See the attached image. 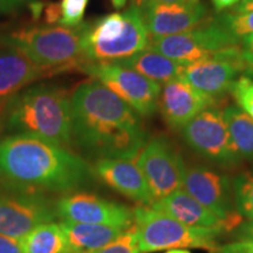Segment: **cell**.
Returning a JSON list of instances; mask_svg holds the SVG:
<instances>
[{
    "label": "cell",
    "mask_w": 253,
    "mask_h": 253,
    "mask_svg": "<svg viewBox=\"0 0 253 253\" xmlns=\"http://www.w3.org/2000/svg\"><path fill=\"white\" fill-rule=\"evenodd\" d=\"M67 253H141L138 249L137 237H136L135 227L132 225L126 230L119 238H116L110 244L103 246L95 251H72Z\"/></svg>",
    "instance_id": "cell-27"
},
{
    "label": "cell",
    "mask_w": 253,
    "mask_h": 253,
    "mask_svg": "<svg viewBox=\"0 0 253 253\" xmlns=\"http://www.w3.org/2000/svg\"><path fill=\"white\" fill-rule=\"evenodd\" d=\"M250 68L242 45L220 50L211 58L185 65L181 77L216 102L230 91L240 74Z\"/></svg>",
    "instance_id": "cell-11"
},
{
    "label": "cell",
    "mask_w": 253,
    "mask_h": 253,
    "mask_svg": "<svg viewBox=\"0 0 253 253\" xmlns=\"http://www.w3.org/2000/svg\"><path fill=\"white\" fill-rule=\"evenodd\" d=\"M136 161L149 186L153 204L182 189L184 161L167 137L157 136L148 140Z\"/></svg>",
    "instance_id": "cell-10"
},
{
    "label": "cell",
    "mask_w": 253,
    "mask_h": 253,
    "mask_svg": "<svg viewBox=\"0 0 253 253\" xmlns=\"http://www.w3.org/2000/svg\"><path fill=\"white\" fill-rule=\"evenodd\" d=\"M236 240H249L253 242V219L243 220L233 231Z\"/></svg>",
    "instance_id": "cell-31"
},
{
    "label": "cell",
    "mask_w": 253,
    "mask_h": 253,
    "mask_svg": "<svg viewBox=\"0 0 253 253\" xmlns=\"http://www.w3.org/2000/svg\"><path fill=\"white\" fill-rule=\"evenodd\" d=\"M158 211L169 214L181 223L196 227H225L226 231L236 227L230 221L221 219L216 213L190 196L184 189L176 190L150 205Z\"/></svg>",
    "instance_id": "cell-19"
},
{
    "label": "cell",
    "mask_w": 253,
    "mask_h": 253,
    "mask_svg": "<svg viewBox=\"0 0 253 253\" xmlns=\"http://www.w3.org/2000/svg\"><path fill=\"white\" fill-rule=\"evenodd\" d=\"M6 1H7L8 4L13 7V9H15V8L21 7V6L28 4V2L33 1V0H6Z\"/></svg>",
    "instance_id": "cell-35"
},
{
    "label": "cell",
    "mask_w": 253,
    "mask_h": 253,
    "mask_svg": "<svg viewBox=\"0 0 253 253\" xmlns=\"http://www.w3.org/2000/svg\"><path fill=\"white\" fill-rule=\"evenodd\" d=\"M134 210V227L141 253L172 249H202L214 253L225 227H196L181 223L150 205Z\"/></svg>",
    "instance_id": "cell-6"
},
{
    "label": "cell",
    "mask_w": 253,
    "mask_h": 253,
    "mask_svg": "<svg viewBox=\"0 0 253 253\" xmlns=\"http://www.w3.org/2000/svg\"><path fill=\"white\" fill-rule=\"evenodd\" d=\"M71 103L73 141L89 156L136 158L148 142L142 116L100 81L81 84Z\"/></svg>",
    "instance_id": "cell-1"
},
{
    "label": "cell",
    "mask_w": 253,
    "mask_h": 253,
    "mask_svg": "<svg viewBox=\"0 0 253 253\" xmlns=\"http://www.w3.org/2000/svg\"><path fill=\"white\" fill-rule=\"evenodd\" d=\"M69 250L72 251H95L110 244L125 232V229L96 224H84L61 220Z\"/></svg>",
    "instance_id": "cell-21"
},
{
    "label": "cell",
    "mask_w": 253,
    "mask_h": 253,
    "mask_svg": "<svg viewBox=\"0 0 253 253\" xmlns=\"http://www.w3.org/2000/svg\"><path fill=\"white\" fill-rule=\"evenodd\" d=\"M0 253H23L21 238L0 235Z\"/></svg>",
    "instance_id": "cell-30"
},
{
    "label": "cell",
    "mask_w": 253,
    "mask_h": 253,
    "mask_svg": "<svg viewBox=\"0 0 253 253\" xmlns=\"http://www.w3.org/2000/svg\"><path fill=\"white\" fill-rule=\"evenodd\" d=\"M244 74H246V75H249L250 78H252L253 79V67H251V68H249L248 71H246Z\"/></svg>",
    "instance_id": "cell-41"
},
{
    "label": "cell",
    "mask_w": 253,
    "mask_h": 253,
    "mask_svg": "<svg viewBox=\"0 0 253 253\" xmlns=\"http://www.w3.org/2000/svg\"><path fill=\"white\" fill-rule=\"evenodd\" d=\"M229 93L243 112L253 119V79L243 74L233 82Z\"/></svg>",
    "instance_id": "cell-26"
},
{
    "label": "cell",
    "mask_w": 253,
    "mask_h": 253,
    "mask_svg": "<svg viewBox=\"0 0 253 253\" xmlns=\"http://www.w3.org/2000/svg\"><path fill=\"white\" fill-rule=\"evenodd\" d=\"M23 253H67V236L60 223L41 224L21 238Z\"/></svg>",
    "instance_id": "cell-22"
},
{
    "label": "cell",
    "mask_w": 253,
    "mask_h": 253,
    "mask_svg": "<svg viewBox=\"0 0 253 253\" xmlns=\"http://www.w3.org/2000/svg\"><path fill=\"white\" fill-rule=\"evenodd\" d=\"M217 20L240 41L245 37L253 34V11L243 13L227 12L217 17Z\"/></svg>",
    "instance_id": "cell-25"
},
{
    "label": "cell",
    "mask_w": 253,
    "mask_h": 253,
    "mask_svg": "<svg viewBox=\"0 0 253 253\" xmlns=\"http://www.w3.org/2000/svg\"><path fill=\"white\" fill-rule=\"evenodd\" d=\"M232 188L236 211L244 219H253V170L237 175Z\"/></svg>",
    "instance_id": "cell-24"
},
{
    "label": "cell",
    "mask_w": 253,
    "mask_h": 253,
    "mask_svg": "<svg viewBox=\"0 0 253 253\" xmlns=\"http://www.w3.org/2000/svg\"><path fill=\"white\" fill-rule=\"evenodd\" d=\"M89 0H62L58 7V20L63 26H78L81 24Z\"/></svg>",
    "instance_id": "cell-28"
},
{
    "label": "cell",
    "mask_w": 253,
    "mask_h": 253,
    "mask_svg": "<svg viewBox=\"0 0 253 253\" xmlns=\"http://www.w3.org/2000/svg\"><path fill=\"white\" fill-rule=\"evenodd\" d=\"M156 1L160 2H185L188 0H156Z\"/></svg>",
    "instance_id": "cell-40"
},
{
    "label": "cell",
    "mask_w": 253,
    "mask_h": 253,
    "mask_svg": "<svg viewBox=\"0 0 253 253\" xmlns=\"http://www.w3.org/2000/svg\"><path fill=\"white\" fill-rule=\"evenodd\" d=\"M94 175L84 158L36 136L15 134L0 142V178L15 188L71 192Z\"/></svg>",
    "instance_id": "cell-2"
},
{
    "label": "cell",
    "mask_w": 253,
    "mask_h": 253,
    "mask_svg": "<svg viewBox=\"0 0 253 253\" xmlns=\"http://www.w3.org/2000/svg\"><path fill=\"white\" fill-rule=\"evenodd\" d=\"M80 71L103 84L141 116L149 118L157 112L162 86L140 73L114 62H86Z\"/></svg>",
    "instance_id": "cell-9"
},
{
    "label": "cell",
    "mask_w": 253,
    "mask_h": 253,
    "mask_svg": "<svg viewBox=\"0 0 253 253\" xmlns=\"http://www.w3.org/2000/svg\"><path fill=\"white\" fill-rule=\"evenodd\" d=\"M55 217V205L39 191L21 188L0 191V235L24 238Z\"/></svg>",
    "instance_id": "cell-12"
},
{
    "label": "cell",
    "mask_w": 253,
    "mask_h": 253,
    "mask_svg": "<svg viewBox=\"0 0 253 253\" xmlns=\"http://www.w3.org/2000/svg\"><path fill=\"white\" fill-rule=\"evenodd\" d=\"M164 253H191L188 249H172V250H167Z\"/></svg>",
    "instance_id": "cell-39"
},
{
    "label": "cell",
    "mask_w": 253,
    "mask_h": 253,
    "mask_svg": "<svg viewBox=\"0 0 253 253\" xmlns=\"http://www.w3.org/2000/svg\"><path fill=\"white\" fill-rule=\"evenodd\" d=\"M56 217L84 224L116 226L128 230L134 225V210L89 192H75L55 205Z\"/></svg>",
    "instance_id": "cell-15"
},
{
    "label": "cell",
    "mask_w": 253,
    "mask_h": 253,
    "mask_svg": "<svg viewBox=\"0 0 253 253\" xmlns=\"http://www.w3.org/2000/svg\"><path fill=\"white\" fill-rule=\"evenodd\" d=\"M217 12H224L226 9H233L239 4L240 0H211Z\"/></svg>",
    "instance_id": "cell-33"
},
{
    "label": "cell",
    "mask_w": 253,
    "mask_h": 253,
    "mask_svg": "<svg viewBox=\"0 0 253 253\" xmlns=\"http://www.w3.org/2000/svg\"><path fill=\"white\" fill-rule=\"evenodd\" d=\"M128 1V0H112L114 7L115 8H121L123 6L126 5V2Z\"/></svg>",
    "instance_id": "cell-37"
},
{
    "label": "cell",
    "mask_w": 253,
    "mask_h": 253,
    "mask_svg": "<svg viewBox=\"0 0 253 253\" xmlns=\"http://www.w3.org/2000/svg\"><path fill=\"white\" fill-rule=\"evenodd\" d=\"M114 63L140 73L160 86H163L167 82L181 77L183 68H184V65L182 63L173 61L167 58L166 55L149 48L141 50L129 58L119 60Z\"/></svg>",
    "instance_id": "cell-20"
},
{
    "label": "cell",
    "mask_w": 253,
    "mask_h": 253,
    "mask_svg": "<svg viewBox=\"0 0 253 253\" xmlns=\"http://www.w3.org/2000/svg\"><path fill=\"white\" fill-rule=\"evenodd\" d=\"M142 20L150 40L184 33L207 23L209 12L199 0L185 2H160L137 0Z\"/></svg>",
    "instance_id": "cell-13"
},
{
    "label": "cell",
    "mask_w": 253,
    "mask_h": 253,
    "mask_svg": "<svg viewBox=\"0 0 253 253\" xmlns=\"http://www.w3.org/2000/svg\"><path fill=\"white\" fill-rule=\"evenodd\" d=\"M214 106V101L202 94L182 77L173 79L161 87L158 110L168 126L182 130L205 108Z\"/></svg>",
    "instance_id": "cell-16"
},
{
    "label": "cell",
    "mask_w": 253,
    "mask_h": 253,
    "mask_svg": "<svg viewBox=\"0 0 253 253\" xmlns=\"http://www.w3.org/2000/svg\"><path fill=\"white\" fill-rule=\"evenodd\" d=\"M6 125L17 134H26L68 149L73 141L72 103L65 89L38 84L7 101Z\"/></svg>",
    "instance_id": "cell-3"
},
{
    "label": "cell",
    "mask_w": 253,
    "mask_h": 253,
    "mask_svg": "<svg viewBox=\"0 0 253 253\" xmlns=\"http://www.w3.org/2000/svg\"><path fill=\"white\" fill-rule=\"evenodd\" d=\"M87 23L78 26H32L14 31L5 42L20 49L32 61L54 74L84 63V36Z\"/></svg>",
    "instance_id": "cell-5"
},
{
    "label": "cell",
    "mask_w": 253,
    "mask_h": 253,
    "mask_svg": "<svg viewBox=\"0 0 253 253\" xmlns=\"http://www.w3.org/2000/svg\"><path fill=\"white\" fill-rule=\"evenodd\" d=\"M49 75L54 73L37 65L20 49L5 42L0 48V103H6L32 82Z\"/></svg>",
    "instance_id": "cell-18"
},
{
    "label": "cell",
    "mask_w": 253,
    "mask_h": 253,
    "mask_svg": "<svg viewBox=\"0 0 253 253\" xmlns=\"http://www.w3.org/2000/svg\"><path fill=\"white\" fill-rule=\"evenodd\" d=\"M9 11H13V7H12L6 0H0V13H4V12Z\"/></svg>",
    "instance_id": "cell-36"
},
{
    "label": "cell",
    "mask_w": 253,
    "mask_h": 253,
    "mask_svg": "<svg viewBox=\"0 0 253 253\" xmlns=\"http://www.w3.org/2000/svg\"><path fill=\"white\" fill-rule=\"evenodd\" d=\"M150 38L137 4L88 24L84 36L86 62H115L147 49Z\"/></svg>",
    "instance_id": "cell-4"
},
{
    "label": "cell",
    "mask_w": 253,
    "mask_h": 253,
    "mask_svg": "<svg viewBox=\"0 0 253 253\" xmlns=\"http://www.w3.org/2000/svg\"><path fill=\"white\" fill-rule=\"evenodd\" d=\"M223 113L231 138L242 160L253 161V119L238 106H227Z\"/></svg>",
    "instance_id": "cell-23"
},
{
    "label": "cell",
    "mask_w": 253,
    "mask_h": 253,
    "mask_svg": "<svg viewBox=\"0 0 253 253\" xmlns=\"http://www.w3.org/2000/svg\"><path fill=\"white\" fill-rule=\"evenodd\" d=\"M253 11V0H240L239 4L236 6L231 12L236 13H243V12Z\"/></svg>",
    "instance_id": "cell-34"
},
{
    "label": "cell",
    "mask_w": 253,
    "mask_h": 253,
    "mask_svg": "<svg viewBox=\"0 0 253 253\" xmlns=\"http://www.w3.org/2000/svg\"><path fill=\"white\" fill-rule=\"evenodd\" d=\"M240 43L242 41L223 27L217 18H212L191 31L150 40L148 48L185 66Z\"/></svg>",
    "instance_id": "cell-7"
},
{
    "label": "cell",
    "mask_w": 253,
    "mask_h": 253,
    "mask_svg": "<svg viewBox=\"0 0 253 253\" xmlns=\"http://www.w3.org/2000/svg\"><path fill=\"white\" fill-rule=\"evenodd\" d=\"M97 177L119 194L141 205L153 204L149 186L136 158H103L94 166Z\"/></svg>",
    "instance_id": "cell-17"
},
{
    "label": "cell",
    "mask_w": 253,
    "mask_h": 253,
    "mask_svg": "<svg viewBox=\"0 0 253 253\" xmlns=\"http://www.w3.org/2000/svg\"><path fill=\"white\" fill-rule=\"evenodd\" d=\"M182 189L221 219L236 227L242 223V217L233 208L232 182L225 173L199 164L185 167Z\"/></svg>",
    "instance_id": "cell-14"
},
{
    "label": "cell",
    "mask_w": 253,
    "mask_h": 253,
    "mask_svg": "<svg viewBox=\"0 0 253 253\" xmlns=\"http://www.w3.org/2000/svg\"><path fill=\"white\" fill-rule=\"evenodd\" d=\"M214 253H253V242L235 240L225 245H219Z\"/></svg>",
    "instance_id": "cell-29"
},
{
    "label": "cell",
    "mask_w": 253,
    "mask_h": 253,
    "mask_svg": "<svg viewBox=\"0 0 253 253\" xmlns=\"http://www.w3.org/2000/svg\"><path fill=\"white\" fill-rule=\"evenodd\" d=\"M7 103V102H6ZM6 103H0V129H1V125H2V120H4V115H5V107Z\"/></svg>",
    "instance_id": "cell-38"
},
{
    "label": "cell",
    "mask_w": 253,
    "mask_h": 253,
    "mask_svg": "<svg viewBox=\"0 0 253 253\" xmlns=\"http://www.w3.org/2000/svg\"><path fill=\"white\" fill-rule=\"evenodd\" d=\"M183 140L190 149L216 166L231 168L242 162V157L227 128L223 110L210 106L182 128Z\"/></svg>",
    "instance_id": "cell-8"
},
{
    "label": "cell",
    "mask_w": 253,
    "mask_h": 253,
    "mask_svg": "<svg viewBox=\"0 0 253 253\" xmlns=\"http://www.w3.org/2000/svg\"><path fill=\"white\" fill-rule=\"evenodd\" d=\"M240 45H242V49L243 53H244L246 62L249 63L250 68L253 67V34L242 39V43Z\"/></svg>",
    "instance_id": "cell-32"
}]
</instances>
